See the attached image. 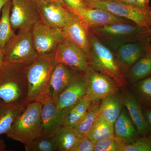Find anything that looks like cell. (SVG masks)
Segmentation results:
<instances>
[{
  "label": "cell",
  "mask_w": 151,
  "mask_h": 151,
  "mask_svg": "<svg viewBox=\"0 0 151 151\" xmlns=\"http://www.w3.org/2000/svg\"><path fill=\"white\" fill-rule=\"evenodd\" d=\"M151 75V45L145 53L125 73L126 81L132 84Z\"/></svg>",
  "instance_id": "22"
},
{
  "label": "cell",
  "mask_w": 151,
  "mask_h": 151,
  "mask_svg": "<svg viewBox=\"0 0 151 151\" xmlns=\"http://www.w3.org/2000/svg\"><path fill=\"white\" fill-rule=\"evenodd\" d=\"M124 107L123 100L119 92L110 94L101 100L99 116L113 124Z\"/></svg>",
  "instance_id": "21"
},
{
  "label": "cell",
  "mask_w": 151,
  "mask_h": 151,
  "mask_svg": "<svg viewBox=\"0 0 151 151\" xmlns=\"http://www.w3.org/2000/svg\"><path fill=\"white\" fill-rule=\"evenodd\" d=\"M33 42L38 55L55 52L60 43L65 37L62 29L49 26L40 20L32 29Z\"/></svg>",
  "instance_id": "8"
},
{
  "label": "cell",
  "mask_w": 151,
  "mask_h": 151,
  "mask_svg": "<svg viewBox=\"0 0 151 151\" xmlns=\"http://www.w3.org/2000/svg\"><path fill=\"white\" fill-rule=\"evenodd\" d=\"M10 22L14 31L32 30L41 20L36 4L32 0H12Z\"/></svg>",
  "instance_id": "10"
},
{
  "label": "cell",
  "mask_w": 151,
  "mask_h": 151,
  "mask_svg": "<svg viewBox=\"0 0 151 151\" xmlns=\"http://www.w3.org/2000/svg\"><path fill=\"white\" fill-rule=\"evenodd\" d=\"M82 73L60 63H56L52 72L49 84L50 99L56 103L59 95Z\"/></svg>",
  "instance_id": "16"
},
{
  "label": "cell",
  "mask_w": 151,
  "mask_h": 151,
  "mask_svg": "<svg viewBox=\"0 0 151 151\" xmlns=\"http://www.w3.org/2000/svg\"><path fill=\"white\" fill-rule=\"evenodd\" d=\"M57 1H59V2L60 3V4H61L62 5H63V6H65V7H66V5H65V3H64L63 0H57Z\"/></svg>",
  "instance_id": "41"
},
{
  "label": "cell",
  "mask_w": 151,
  "mask_h": 151,
  "mask_svg": "<svg viewBox=\"0 0 151 151\" xmlns=\"http://www.w3.org/2000/svg\"><path fill=\"white\" fill-rule=\"evenodd\" d=\"M88 39L90 47L89 65L94 70L110 76L120 88L125 87L127 84L125 73L119 66L114 52L89 30Z\"/></svg>",
  "instance_id": "5"
},
{
  "label": "cell",
  "mask_w": 151,
  "mask_h": 151,
  "mask_svg": "<svg viewBox=\"0 0 151 151\" xmlns=\"http://www.w3.org/2000/svg\"><path fill=\"white\" fill-rule=\"evenodd\" d=\"M55 62L60 63L81 73L89 66L86 52L73 42L65 38L60 43L55 52Z\"/></svg>",
  "instance_id": "11"
},
{
  "label": "cell",
  "mask_w": 151,
  "mask_h": 151,
  "mask_svg": "<svg viewBox=\"0 0 151 151\" xmlns=\"http://www.w3.org/2000/svg\"><path fill=\"white\" fill-rule=\"evenodd\" d=\"M117 1L125 4L137 7L136 0H117Z\"/></svg>",
  "instance_id": "36"
},
{
  "label": "cell",
  "mask_w": 151,
  "mask_h": 151,
  "mask_svg": "<svg viewBox=\"0 0 151 151\" xmlns=\"http://www.w3.org/2000/svg\"><path fill=\"white\" fill-rule=\"evenodd\" d=\"M86 93V82L82 73L63 90L57 101L58 112L63 120L68 111L82 99Z\"/></svg>",
  "instance_id": "13"
},
{
  "label": "cell",
  "mask_w": 151,
  "mask_h": 151,
  "mask_svg": "<svg viewBox=\"0 0 151 151\" xmlns=\"http://www.w3.org/2000/svg\"><path fill=\"white\" fill-rule=\"evenodd\" d=\"M6 145L4 141L0 139V151L5 150Z\"/></svg>",
  "instance_id": "39"
},
{
  "label": "cell",
  "mask_w": 151,
  "mask_h": 151,
  "mask_svg": "<svg viewBox=\"0 0 151 151\" xmlns=\"http://www.w3.org/2000/svg\"><path fill=\"white\" fill-rule=\"evenodd\" d=\"M130 85L131 92L142 107L151 108V75Z\"/></svg>",
  "instance_id": "26"
},
{
  "label": "cell",
  "mask_w": 151,
  "mask_h": 151,
  "mask_svg": "<svg viewBox=\"0 0 151 151\" xmlns=\"http://www.w3.org/2000/svg\"><path fill=\"white\" fill-rule=\"evenodd\" d=\"M9 1L11 0H0V12L1 11L3 7L6 4V3Z\"/></svg>",
  "instance_id": "40"
},
{
  "label": "cell",
  "mask_w": 151,
  "mask_h": 151,
  "mask_svg": "<svg viewBox=\"0 0 151 151\" xmlns=\"http://www.w3.org/2000/svg\"><path fill=\"white\" fill-rule=\"evenodd\" d=\"M151 38L124 44L114 52L119 66L125 73L145 53Z\"/></svg>",
  "instance_id": "15"
},
{
  "label": "cell",
  "mask_w": 151,
  "mask_h": 151,
  "mask_svg": "<svg viewBox=\"0 0 151 151\" xmlns=\"http://www.w3.org/2000/svg\"><path fill=\"white\" fill-rule=\"evenodd\" d=\"M42 108V104L40 102L28 103L6 133L8 137L24 145L43 135Z\"/></svg>",
  "instance_id": "4"
},
{
  "label": "cell",
  "mask_w": 151,
  "mask_h": 151,
  "mask_svg": "<svg viewBox=\"0 0 151 151\" xmlns=\"http://www.w3.org/2000/svg\"><path fill=\"white\" fill-rule=\"evenodd\" d=\"M121 92L124 106L127 108L138 133L141 136L151 134V131L143 113L142 106L130 90L122 88Z\"/></svg>",
  "instance_id": "17"
},
{
  "label": "cell",
  "mask_w": 151,
  "mask_h": 151,
  "mask_svg": "<svg viewBox=\"0 0 151 151\" xmlns=\"http://www.w3.org/2000/svg\"><path fill=\"white\" fill-rule=\"evenodd\" d=\"M137 7L142 9H149L151 8L149 0H136Z\"/></svg>",
  "instance_id": "35"
},
{
  "label": "cell",
  "mask_w": 151,
  "mask_h": 151,
  "mask_svg": "<svg viewBox=\"0 0 151 151\" xmlns=\"http://www.w3.org/2000/svg\"><path fill=\"white\" fill-rule=\"evenodd\" d=\"M55 52L39 55L31 64L26 66L28 83L26 104L33 102L42 103L50 99L49 84L52 72L56 63Z\"/></svg>",
  "instance_id": "3"
},
{
  "label": "cell",
  "mask_w": 151,
  "mask_h": 151,
  "mask_svg": "<svg viewBox=\"0 0 151 151\" xmlns=\"http://www.w3.org/2000/svg\"><path fill=\"white\" fill-rule=\"evenodd\" d=\"M88 7L106 10L113 14L128 20L139 26L151 28V7L140 8L125 4L117 0H106L92 3Z\"/></svg>",
  "instance_id": "7"
},
{
  "label": "cell",
  "mask_w": 151,
  "mask_h": 151,
  "mask_svg": "<svg viewBox=\"0 0 151 151\" xmlns=\"http://www.w3.org/2000/svg\"><path fill=\"white\" fill-rule=\"evenodd\" d=\"M65 38L82 48L89 57L90 47L89 28L75 14L66 9L65 24L62 29Z\"/></svg>",
  "instance_id": "12"
},
{
  "label": "cell",
  "mask_w": 151,
  "mask_h": 151,
  "mask_svg": "<svg viewBox=\"0 0 151 151\" xmlns=\"http://www.w3.org/2000/svg\"><path fill=\"white\" fill-rule=\"evenodd\" d=\"M113 126L114 136L125 144H132L142 137L138 133L125 106L113 124Z\"/></svg>",
  "instance_id": "19"
},
{
  "label": "cell",
  "mask_w": 151,
  "mask_h": 151,
  "mask_svg": "<svg viewBox=\"0 0 151 151\" xmlns=\"http://www.w3.org/2000/svg\"><path fill=\"white\" fill-rule=\"evenodd\" d=\"M41 103L43 135L46 137H53L62 126L63 119L58 114L56 103L53 100L49 99Z\"/></svg>",
  "instance_id": "20"
},
{
  "label": "cell",
  "mask_w": 151,
  "mask_h": 151,
  "mask_svg": "<svg viewBox=\"0 0 151 151\" xmlns=\"http://www.w3.org/2000/svg\"><path fill=\"white\" fill-rule=\"evenodd\" d=\"M101 100L92 102L84 116L73 127L76 134L80 137H87L94 122L99 116Z\"/></svg>",
  "instance_id": "24"
},
{
  "label": "cell",
  "mask_w": 151,
  "mask_h": 151,
  "mask_svg": "<svg viewBox=\"0 0 151 151\" xmlns=\"http://www.w3.org/2000/svg\"><path fill=\"white\" fill-rule=\"evenodd\" d=\"M86 95L92 102L99 101L110 94L119 92V85L110 76L94 70L89 65L84 73Z\"/></svg>",
  "instance_id": "9"
},
{
  "label": "cell",
  "mask_w": 151,
  "mask_h": 151,
  "mask_svg": "<svg viewBox=\"0 0 151 151\" xmlns=\"http://www.w3.org/2000/svg\"><path fill=\"white\" fill-rule=\"evenodd\" d=\"M123 151H151V134L142 136L130 144H126Z\"/></svg>",
  "instance_id": "31"
},
{
  "label": "cell",
  "mask_w": 151,
  "mask_h": 151,
  "mask_svg": "<svg viewBox=\"0 0 151 151\" xmlns=\"http://www.w3.org/2000/svg\"><path fill=\"white\" fill-rule=\"evenodd\" d=\"M27 105L0 104V135L6 134L16 119L24 111Z\"/></svg>",
  "instance_id": "25"
},
{
  "label": "cell",
  "mask_w": 151,
  "mask_h": 151,
  "mask_svg": "<svg viewBox=\"0 0 151 151\" xmlns=\"http://www.w3.org/2000/svg\"><path fill=\"white\" fill-rule=\"evenodd\" d=\"M41 21L49 26L63 29L65 24L66 8L57 0L36 3Z\"/></svg>",
  "instance_id": "18"
},
{
  "label": "cell",
  "mask_w": 151,
  "mask_h": 151,
  "mask_svg": "<svg viewBox=\"0 0 151 151\" xmlns=\"http://www.w3.org/2000/svg\"><path fill=\"white\" fill-rule=\"evenodd\" d=\"M67 7L72 9L85 8L88 7L82 0H63Z\"/></svg>",
  "instance_id": "33"
},
{
  "label": "cell",
  "mask_w": 151,
  "mask_h": 151,
  "mask_svg": "<svg viewBox=\"0 0 151 151\" xmlns=\"http://www.w3.org/2000/svg\"><path fill=\"white\" fill-rule=\"evenodd\" d=\"M125 145L114 136L95 143L94 151H123Z\"/></svg>",
  "instance_id": "30"
},
{
  "label": "cell",
  "mask_w": 151,
  "mask_h": 151,
  "mask_svg": "<svg viewBox=\"0 0 151 151\" xmlns=\"http://www.w3.org/2000/svg\"><path fill=\"white\" fill-rule=\"evenodd\" d=\"M89 30L114 52L124 44L151 38V28L139 26L132 21L89 27Z\"/></svg>",
  "instance_id": "2"
},
{
  "label": "cell",
  "mask_w": 151,
  "mask_h": 151,
  "mask_svg": "<svg viewBox=\"0 0 151 151\" xmlns=\"http://www.w3.org/2000/svg\"><path fill=\"white\" fill-rule=\"evenodd\" d=\"M27 151H55V142L54 136L39 137L30 142L24 145Z\"/></svg>",
  "instance_id": "29"
},
{
  "label": "cell",
  "mask_w": 151,
  "mask_h": 151,
  "mask_svg": "<svg viewBox=\"0 0 151 151\" xmlns=\"http://www.w3.org/2000/svg\"><path fill=\"white\" fill-rule=\"evenodd\" d=\"M4 63L28 66L39 56L33 42L32 30H19L5 47Z\"/></svg>",
  "instance_id": "6"
},
{
  "label": "cell",
  "mask_w": 151,
  "mask_h": 151,
  "mask_svg": "<svg viewBox=\"0 0 151 151\" xmlns=\"http://www.w3.org/2000/svg\"><path fill=\"white\" fill-rule=\"evenodd\" d=\"M82 1L88 7V6L92 3L96 2L102 1H106V0H82Z\"/></svg>",
  "instance_id": "38"
},
{
  "label": "cell",
  "mask_w": 151,
  "mask_h": 151,
  "mask_svg": "<svg viewBox=\"0 0 151 151\" xmlns=\"http://www.w3.org/2000/svg\"><path fill=\"white\" fill-rule=\"evenodd\" d=\"M4 63V51L0 48V70L2 68Z\"/></svg>",
  "instance_id": "37"
},
{
  "label": "cell",
  "mask_w": 151,
  "mask_h": 151,
  "mask_svg": "<svg viewBox=\"0 0 151 151\" xmlns=\"http://www.w3.org/2000/svg\"><path fill=\"white\" fill-rule=\"evenodd\" d=\"M114 136L113 124L99 116L89 131L87 137L95 144Z\"/></svg>",
  "instance_id": "28"
},
{
  "label": "cell",
  "mask_w": 151,
  "mask_h": 151,
  "mask_svg": "<svg viewBox=\"0 0 151 151\" xmlns=\"http://www.w3.org/2000/svg\"><path fill=\"white\" fill-rule=\"evenodd\" d=\"M66 8L77 15L88 28L105 26L116 23L130 21L103 9L90 7L72 9L67 7Z\"/></svg>",
  "instance_id": "14"
},
{
  "label": "cell",
  "mask_w": 151,
  "mask_h": 151,
  "mask_svg": "<svg viewBox=\"0 0 151 151\" xmlns=\"http://www.w3.org/2000/svg\"><path fill=\"white\" fill-rule=\"evenodd\" d=\"M26 66L4 63L0 70V104L15 106L26 104Z\"/></svg>",
  "instance_id": "1"
},
{
  "label": "cell",
  "mask_w": 151,
  "mask_h": 151,
  "mask_svg": "<svg viewBox=\"0 0 151 151\" xmlns=\"http://www.w3.org/2000/svg\"><path fill=\"white\" fill-rule=\"evenodd\" d=\"M12 0L6 3L2 9L0 19V48L4 49L9 40L14 35V31L12 28L10 22Z\"/></svg>",
  "instance_id": "27"
},
{
  "label": "cell",
  "mask_w": 151,
  "mask_h": 151,
  "mask_svg": "<svg viewBox=\"0 0 151 151\" xmlns=\"http://www.w3.org/2000/svg\"><path fill=\"white\" fill-rule=\"evenodd\" d=\"M34 2L37 3L40 2L44 1H49V0H32Z\"/></svg>",
  "instance_id": "42"
},
{
  "label": "cell",
  "mask_w": 151,
  "mask_h": 151,
  "mask_svg": "<svg viewBox=\"0 0 151 151\" xmlns=\"http://www.w3.org/2000/svg\"><path fill=\"white\" fill-rule=\"evenodd\" d=\"M143 113L151 131V108L142 107Z\"/></svg>",
  "instance_id": "34"
},
{
  "label": "cell",
  "mask_w": 151,
  "mask_h": 151,
  "mask_svg": "<svg viewBox=\"0 0 151 151\" xmlns=\"http://www.w3.org/2000/svg\"><path fill=\"white\" fill-rule=\"evenodd\" d=\"M81 137L73 127L61 126L54 136L56 150L71 151Z\"/></svg>",
  "instance_id": "23"
},
{
  "label": "cell",
  "mask_w": 151,
  "mask_h": 151,
  "mask_svg": "<svg viewBox=\"0 0 151 151\" xmlns=\"http://www.w3.org/2000/svg\"><path fill=\"white\" fill-rule=\"evenodd\" d=\"M94 145L87 137H81L71 151H94Z\"/></svg>",
  "instance_id": "32"
}]
</instances>
